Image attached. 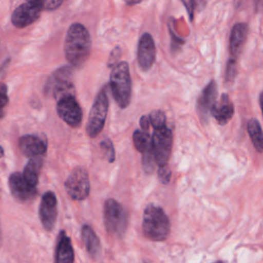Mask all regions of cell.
Masks as SVG:
<instances>
[{
    "label": "cell",
    "instance_id": "6da1fadb",
    "mask_svg": "<svg viewBox=\"0 0 263 263\" xmlns=\"http://www.w3.org/2000/svg\"><path fill=\"white\" fill-rule=\"evenodd\" d=\"M91 41L87 29L80 23H73L64 42L65 58L72 68L81 67L90 53Z\"/></svg>",
    "mask_w": 263,
    "mask_h": 263
},
{
    "label": "cell",
    "instance_id": "7a4b0ae2",
    "mask_svg": "<svg viewBox=\"0 0 263 263\" xmlns=\"http://www.w3.org/2000/svg\"><path fill=\"white\" fill-rule=\"evenodd\" d=\"M142 229L144 235L150 240L161 241L170 234V220L161 208L155 204H149L143 213Z\"/></svg>",
    "mask_w": 263,
    "mask_h": 263
},
{
    "label": "cell",
    "instance_id": "3957f363",
    "mask_svg": "<svg viewBox=\"0 0 263 263\" xmlns=\"http://www.w3.org/2000/svg\"><path fill=\"white\" fill-rule=\"evenodd\" d=\"M109 84L117 105L122 109L126 108L130 103L132 97V79L126 62H118L112 67Z\"/></svg>",
    "mask_w": 263,
    "mask_h": 263
},
{
    "label": "cell",
    "instance_id": "277c9868",
    "mask_svg": "<svg viewBox=\"0 0 263 263\" xmlns=\"http://www.w3.org/2000/svg\"><path fill=\"white\" fill-rule=\"evenodd\" d=\"M108 109L109 99L106 91V87H104L97 95L88 115L86 123V133L90 138H96L102 132L105 125Z\"/></svg>",
    "mask_w": 263,
    "mask_h": 263
},
{
    "label": "cell",
    "instance_id": "5b68a950",
    "mask_svg": "<svg viewBox=\"0 0 263 263\" xmlns=\"http://www.w3.org/2000/svg\"><path fill=\"white\" fill-rule=\"evenodd\" d=\"M104 224L111 235L122 236L127 226V216L124 209L113 198L104 203Z\"/></svg>",
    "mask_w": 263,
    "mask_h": 263
},
{
    "label": "cell",
    "instance_id": "8992f818",
    "mask_svg": "<svg viewBox=\"0 0 263 263\" xmlns=\"http://www.w3.org/2000/svg\"><path fill=\"white\" fill-rule=\"evenodd\" d=\"M72 72L73 68L71 66H64L54 71L46 82L45 93L51 95L55 100L67 95H75Z\"/></svg>",
    "mask_w": 263,
    "mask_h": 263
},
{
    "label": "cell",
    "instance_id": "52a82bcc",
    "mask_svg": "<svg viewBox=\"0 0 263 263\" xmlns=\"http://www.w3.org/2000/svg\"><path fill=\"white\" fill-rule=\"evenodd\" d=\"M172 145L173 133L166 125L154 129L151 137V148L155 161L159 166L167 164L172 151Z\"/></svg>",
    "mask_w": 263,
    "mask_h": 263
},
{
    "label": "cell",
    "instance_id": "ba28073f",
    "mask_svg": "<svg viewBox=\"0 0 263 263\" xmlns=\"http://www.w3.org/2000/svg\"><path fill=\"white\" fill-rule=\"evenodd\" d=\"M65 190L74 200L85 199L90 191V183L88 174L81 166L75 167L65 181Z\"/></svg>",
    "mask_w": 263,
    "mask_h": 263
},
{
    "label": "cell",
    "instance_id": "9c48e42d",
    "mask_svg": "<svg viewBox=\"0 0 263 263\" xmlns=\"http://www.w3.org/2000/svg\"><path fill=\"white\" fill-rule=\"evenodd\" d=\"M44 9V1L31 0L18 5L11 14V23L16 28H25L35 23Z\"/></svg>",
    "mask_w": 263,
    "mask_h": 263
},
{
    "label": "cell",
    "instance_id": "30bf717a",
    "mask_svg": "<svg viewBox=\"0 0 263 263\" xmlns=\"http://www.w3.org/2000/svg\"><path fill=\"white\" fill-rule=\"evenodd\" d=\"M59 117L71 127H79L82 122V110L75 99V95H67L57 100L55 106Z\"/></svg>",
    "mask_w": 263,
    "mask_h": 263
},
{
    "label": "cell",
    "instance_id": "8fae6325",
    "mask_svg": "<svg viewBox=\"0 0 263 263\" xmlns=\"http://www.w3.org/2000/svg\"><path fill=\"white\" fill-rule=\"evenodd\" d=\"M58 217V200L52 191L45 192L39 204V219L43 228L51 231L55 225Z\"/></svg>",
    "mask_w": 263,
    "mask_h": 263
},
{
    "label": "cell",
    "instance_id": "7c38bea8",
    "mask_svg": "<svg viewBox=\"0 0 263 263\" xmlns=\"http://www.w3.org/2000/svg\"><path fill=\"white\" fill-rule=\"evenodd\" d=\"M8 185L12 196L20 202H27L33 199L37 194L36 188L30 186L23 178V175L17 172L9 176Z\"/></svg>",
    "mask_w": 263,
    "mask_h": 263
},
{
    "label": "cell",
    "instance_id": "4fadbf2b",
    "mask_svg": "<svg viewBox=\"0 0 263 263\" xmlns=\"http://www.w3.org/2000/svg\"><path fill=\"white\" fill-rule=\"evenodd\" d=\"M138 62L142 70L148 71L155 62L156 48L152 36L149 33H144L138 44Z\"/></svg>",
    "mask_w": 263,
    "mask_h": 263
},
{
    "label": "cell",
    "instance_id": "5bb4252c",
    "mask_svg": "<svg viewBox=\"0 0 263 263\" xmlns=\"http://www.w3.org/2000/svg\"><path fill=\"white\" fill-rule=\"evenodd\" d=\"M18 148L23 155L30 158H37L46 152L47 143L39 135H25L20 138Z\"/></svg>",
    "mask_w": 263,
    "mask_h": 263
},
{
    "label": "cell",
    "instance_id": "9a60e30c",
    "mask_svg": "<svg viewBox=\"0 0 263 263\" xmlns=\"http://www.w3.org/2000/svg\"><path fill=\"white\" fill-rule=\"evenodd\" d=\"M217 98V85L214 80L209 82V84L201 91L197 101V112L201 120L206 121L209 114L215 104Z\"/></svg>",
    "mask_w": 263,
    "mask_h": 263
},
{
    "label": "cell",
    "instance_id": "2e32d148",
    "mask_svg": "<svg viewBox=\"0 0 263 263\" xmlns=\"http://www.w3.org/2000/svg\"><path fill=\"white\" fill-rule=\"evenodd\" d=\"M212 115L221 125L226 124L233 116L234 107L230 101L228 95L223 93L219 100H217L211 110Z\"/></svg>",
    "mask_w": 263,
    "mask_h": 263
},
{
    "label": "cell",
    "instance_id": "e0dca14e",
    "mask_svg": "<svg viewBox=\"0 0 263 263\" xmlns=\"http://www.w3.org/2000/svg\"><path fill=\"white\" fill-rule=\"evenodd\" d=\"M54 263H74V250L70 237L62 230L55 245Z\"/></svg>",
    "mask_w": 263,
    "mask_h": 263
},
{
    "label": "cell",
    "instance_id": "ac0fdd59",
    "mask_svg": "<svg viewBox=\"0 0 263 263\" xmlns=\"http://www.w3.org/2000/svg\"><path fill=\"white\" fill-rule=\"evenodd\" d=\"M248 36V26L242 23H237L233 26L230 34L229 50L232 59H237L241 52L243 44Z\"/></svg>",
    "mask_w": 263,
    "mask_h": 263
},
{
    "label": "cell",
    "instance_id": "d6986e66",
    "mask_svg": "<svg viewBox=\"0 0 263 263\" xmlns=\"http://www.w3.org/2000/svg\"><path fill=\"white\" fill-rule=\"evenodd\" d=\"M81 235L88 254L92 258H96L101 252V242L98 235L96 234L93 229L87 224L82 226Z\"/></svg>",
    "mask_w": 263,
    "mask_h": 263
},
{
    "label": "cell",
    "instance_id": "ffe728a7",
    "mask_svg": "<svg viewBox=\"0 0 263 263\" xmlns=\"http://www.w3.org/2000/svg\"><path fill=\"white\" fill-rule=\"evenodd\" d=\"M42 166L41 157L31 158L23 171V178L32 187L36 188L39 180V172Z\"/></svg>",
    "mask_w": 263,
    "mask_h": 263
},
{
    "label": "cell",
    "instance_id": "44dd1931",
    "mask_svg": "<svg viewBox=\"0 0 263 263\" xmlns=\"http://www.w3.org/2000/svg\"><path fill=\"white\" fill-rule=\"evenodd\" d=\"M248 133L255 149L263 153V130L259 121L255 118H251L247 124Z\"/></svg>",
    "mask_w": 263,
    "mask_h": 263
},
{
    "label": "cell",
    "instance_id": "7402d4cb",
    "mask_svg": "<svg viewBox=\"0 0 263 263\" xmlns=\"http://www.w3.org/2000/svg\"><path fill=\"white\" fill-rule=\"evenodd\" d=\"M133 141L136 149L142 154L152 150L151 148V137L149 133L143 132L142 129H137L133 134Z\"/></svg>",
    "mask_w": 263,
    "mask_h": 263
},
{
    "label": "cell",
    "instance_id": "603a6c76",
    "mask_svg": "<svg viewBox=\"0 0 263 263\" xmlns=\"http://www.w3.org/2000/svg\"><path fill=\"white\" fill-rule=\"evenodd\" d=\"M148 117H149L150 125H152L154 129L165 126L166 118H165V114L161 110H153Z\"/></svg>",
    "mask_w": 263,
    "mask_h": 263
},
{
    "label": "cell",
    "instance_id": "cb8c5ba5",
    "mask_svg": "<svg viewBox=\"0 0 263 263\" xmlns=\"http://www.w3.org/2000/svg\"><path fill=\"white\" fill-rule=\"evenodd\" d=\"M101 151L103 153V156L107 159L108 162H113L115 159V150L113 143L109 139H105L100 143Z\"/></svg>",
    "mask_w": 263,
    "mask_h": 263
},
{
    "label": "cell",
    "instance_id": "d4e9b609",
    "mask_svg": "<svg viewBox=\"0 0 263 263\" xmlns=\"http://www.w3.org/2000/svg\"><path fill=\"white\" fill-rule=\"evenodd\" d=\"M142 163H143V168L145 170L146 173L150 174L153 172L154 170V165L156 163L154 155L152 153V150L146 152L143 154V158H142Z\"/></svg>",
    "mask_w": 263,
    "mask_h": 263
},
{
    "label": "cell",
    "instance_id": "484cf974",
    "mask_svg": "<svg viewBox=\"0 0 263 263\" xmlns=\"http://www.w3.org/2000/svg\"><path fill=\"white\" fill-rule=\"evenodd\" d=\"M237 73V64H236V60L230 58L227 61V65H226V71H225V79L230 82L232 81Z\"/></svg>",
    "mask_w": 263,
    "mask_h": 263
},
{
    "label": "cell",
    "instance_id": "4316f807",
    "mask_svg": "<svg viewBox=\"0 0 263 263\" xmlns=\"http://www.w3.org/2000/svg\"><path fill=\"white\" fill-rule=\"evenodd\" d=\"M8 95H7V85L3 82H0V118L4 116V109L8 104Z\"/></svg>",
    "mask_w": 263,
    "mask_h": 263
},
{
    "label": "cell",
    "instance_id": "83f0119b",
    "mask_svg": "<svg viewBox=\"0 0 263 263\" xmlns=\"http://www.w3.org/2000/svg\"><path fill=\"white\" fill-rule=\"evenodd\" d=\"M157 176L159 181L162 184H168L171 181V177H172V172L170 170V167L166 165H161L158 167L157 170Z\"/></svg>",
    "mask_w": 263,
    "mask_h": 263
},
{
    "label": "cell",
    "instance_id": "f1b7e54d",
    "mask_svg": "<svg viewBox=\"0 0 263 263\" xmlns=\"http://www.w3.org/2000/svg\"><path fill=\"white\" fill-rule=\"evenodd\" d=\"M63 4V1H58V0H51L44 2V9L46 10H54L59 8Z\"/></svg>",
    "mask_w": 263,
    "mask_h": 263
},
{
    "label": "cell",
    "instance_id": "f546056e",
    "mask_svg": "<svg viewBox=\"0 0 263 263\" xmlns=\"http://www.w3.org/2000/svg\"><path fill=\"white\" fill-rule=\"evenodd\" d=\"M140 125L143 132H147L149 130V126H150V121H149V117L146 115H143L140 119Z\"/></svg>",
    "mask_w": 263,
    "mask_h": 263
},
{
    "label": "cell",
    "instance_id": "4dcf8cb0",
    "mask_svg": "<svg viewBox=\"0 0 263 263\" xmlns=\"http://www.w3.org/2000/svg\"><path fill=\"white\" fill-rule=\"evenodd\" d=\"M259 103H260L261 110H262V114H263V91L260 93V97H259Z\"/></svg>",
    "mask_w": 263,
    "mask_h": 263
},
{
    "label": "cell",
    "instance_id": "1f68e13d",
    "mask_svg": "<svg viewBox=\"0 0 263 263\" xmlns=\"http://www.w3.org/2000/svg\"><path fill=\"white\" fill-rule=\"evenodd\" d=\"M4 156V150H3V148L0 146V158H2Z\"/></svg>",
    "mask_w": 263,
    "mask_h": 263
},
{
    "label": "cell",
    "instance_id": "d6a6232c",
    "mask_svg": "<svg viewBox=\"0 0 263 263\" xmlns=\"http://www.w3.org/2000/svg\"><path fill=\"white\" fill-rule=\"evenodd\" d=\"M137 3H139V2H127L126 4L127 5H134V4H137Z\"/></svg>",
    "mask_w": 263,
    "mask_h": 263
},
{
    "label": "cell",
    "instance_id": "836d02e7",
    "mask_svg": "<svg viewBox=\"0 0 263 263\" xmlns=\"http://www.w3.org/2000/svg\"><path fill=\"white\" fill-rule=\"evenodd\" d=\"M1 241H2V234H1V228H0V245H1Z\"/></svg>",
    "mask_w": 263,
    "mask_h": 263
},
{
    "label": "cell",
    "instance_id": "e575fe53",
    "mask_svg": "<svg viewBox=\"0 0 263 263\" xmlns=\"http://www.w3.org/2000/svg\"><path fill=\"white\" fill-rule=\"evenodd\" d=\"M215 263H224V262H222V261H217V262H215Z\"/></svg>",
    "mask_w": 263,
    "mask_h": 263
}]
</instances>
